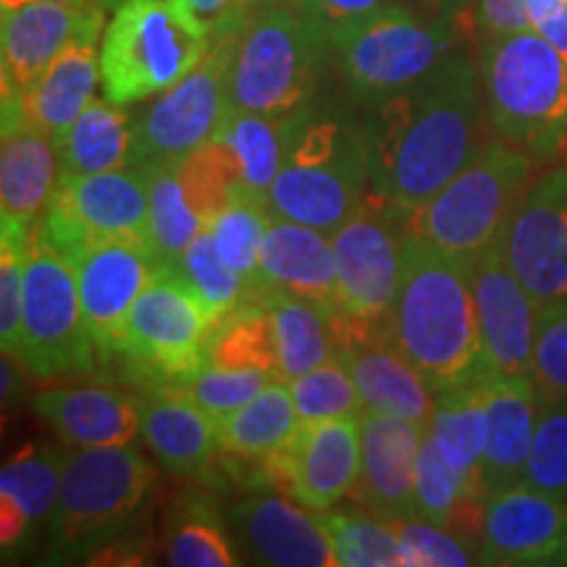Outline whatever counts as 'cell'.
Returning <instances> with one entry per match:
<instances>
[{
	"instance_id": "obj_1",
	"label": "cell",
	"mask_w": 567,
	"mask_h": 567,
	"mask_svg": "<svg viewBox=\"0 0 567 567\" xmlns=\"http://www.w3.org/2000/svg\"><path fill=\"white\" fill-rule=\"evenodd\" d=\"M481 74L452 51L413 87L368 109L363 130L371 193L417 210L478 151Z\"/></svg>"
},
{
	"instance_id": "obj_2",
	"label": "cell",
	"mask_w": 567,
	"mask_h": 567,
	"mask_svg": "<svg viewBox=\"0 0 567 567\" xmlns=\"http://www.w3.org/2000/svg\"><path fill=\"white\" fill-rule=\"evenodd\" d=\"M384 326L396 350L425 375L434 394L484 381L471 260L439 252L410 234L400 292Z\"/></svg>"
},
{
	"instance_id": "obj_3",
	"label": "cell",
	"mask_w": 567,
	"mask_h": 567,
	"mask_svg": "<svg viewBox=\"0 0 567 567\" xmlns=\"http://www.w3.org/2000/svg\"><path fill=\"white\" fill-rule=\"evenodd\" d=\"M481 90L502 142L534 161L567 153V61L536 30L484 42Z\"/></svg>"
},
{
	"instance_id": "obj_4",
	"label": "cell",
	"mask_w": 567,
	"mask_h": 567,
	"mask_svg": "<svg viewBox=\"0 0 567 567\" xmlns=\"http://www.w3.org/2000/svg\"><path fill=\"white\" fill-rule=\"evenodd\" d=\"M216 32L176 0H124L101 45L103 92L113 103H137L172 90L203 63Z\"/></svg>"
},
{
	"instance_id": "obj_5",
	"label": "cell",
	"mask_w": 567,
	"mask_h": 567,
	"mask_svg": "<svg viewBox=\"0 0 567 567\" xmlns=\"http://www.w3.org/2000/svg\"><path fill=\"white\" fill-rule=\"evenodd\" d=\"M534 163L507 142H486L455 179L410 213V234L452 258L476 260L507 234L534 182Z\"/></svg>"
},
{
	"instance_id": "obj_6",
	"label": "cell",
	"mask_w": 567,
	"mask_h": 567,
	"mask_svg": "<svg viewBox=\"0 0 567 567\" xmlns=\"http://www.w3.org/2000/svg\"><path fill=\"white\" fill-rule=\"evenodd\" d=\"M371 193L360 126L305 109L268 189V208L289 221L331 234Z\"/></svg>"
},
{
	"instance_id": "obj_7",
	"label": "cell",
	"mask_w": 567,
	"mask_h": 567,
	"mask_svg": "<svg viewBox=\"0 0 567 567\" xmlns=\"http://www.w3.org/2000/svg\"><path fill=\"white\" fill-rule=\"evenodd\" d=\"M329 55L334 51L323 21L289 0L245 19L231 63L234 109L266 116L308 109Z\"/></svg>"
},
{
	"instance_id": "obj_8",
	"label": "cell",
	"mask_w": 567,
	"mask_h": 567,
	"mask_svg": "<svg viewBox=\"0 0 567 567\" xmlns=\"http://www.w3.org/2000/svg\"><path fill=\"white\" fill-rule=\"evenodd\" d=\"M326 30L339 74L365 109L410 90L452 53L450 24L392 3Z\"/></svg>"
},
{
	"instance_id": "obj_9",
	"label": "cell",
	"mask_w": 567,
	"mask_h": 567,
	"mask_svg": "<svg viewBox=\"0 0 567 567\" xmlns=\"http://www.w3.org/2000/svg\"><path fill=\"white\" fill-rule=\"evenodd\" d=\"M13 360L38 381H63L97 371L103 354L84 321L74 266L34 226L24 258V310Z\"/></svg>"
},
{
	"instance_id": "obj_10",
	"label": "cell",
	"mask_w": 567,
	"mask_h": 567,
	"mask_svg": "<svg viewBox=\"0 0 567 567\" xmlns=\"http://www.w3.org/2000/svg\"><path fill=\"white\" fill-rule=\"evenodd\" d=\"M155 467L132 444L71 450L51 517L55 555H76L116 536L145 505Z\"/></svg>"
},
{
	"instance_id": "obj_11",
	"label": "cell",
	"mask_w": 567,
	"mask_h": 567,
	"mask_svg": "<svg viewBox=\"0 0 567 567\" xmlns=\"http://www.w3.org/2000/svg\"><path fill=\"white\" fill-rule=\"evenodd\" d=\"M245 19L221 27L200 66L172 90L161 92L158 101L137 116L132 166H145L151 172L176 166L200 151L205 142L216 140L234 111L231 63Z\"/></svg>"
},
{
	"instance_id": "obj_12",
	"label": "cell",
	"mask_w": 567,
	"mask_h": 567,
	"mask_svg": "<svg viewBox=\"0 0 567 567\" xmlns=\"http://www.w3.org/2000/svg\"><path fill=\"white\" fill-rule=\"evenodd\" d=\"M216 321L174 266H166L134 302L124 354L147 384H187L205 365Z\"/></svg>"
},
{
	"instance_id": "obj_13",
	"label": "cell",
	"mask_w": 567,
	"mask_h": 567,
	"mask_svg": "<svg viewBox=\"0 0 567 567\" xmlns=\"http://www.w3.org/2000/svg\"><path fill=\"white\" fill-rule=\"evenodd\" d=\"M339 266V313L358 323H386L402 281L410 210L368 193L329 234Z\"/></svg>"
},
{
	"instance_id": "obj_14",
	"label": "cell",
	"mask_w": 567,
	"mask_h": 567,
	"mask_svg": "<svg viewBox=\"0 0 567 567\" xmlns=\"http://www.w3.org/2000/svg\"><path fill=\"white\" fill-rule=\"evenodd\" d=\"M38 226L66 258L113 239L151 243V168L126 166L59 182Z\"/></svg>"
},
{
	"instance_id": "obj_15",
	"label": "cell",
	"mask_w": 567,
	"mask_h": 567,
	"mask_svg": "<svg viewBox=\"0 0 567 567\" xmlns=\"http://www.w3.org/2000/svg\"><path fill=\"white\" fill-rule=\"evenodd\" d=\"M255 471L258 484L279 486L308 509L337 507L360 476V417L300 423L289 444Z\"/></svg>"
},
{
	"instance_id": "obj_16",
	"label": "cell",
	"mask_w": 567,
	"mask_h": 567,
	"mask_svg": "<svg viewBox=\"0 0 567 567\" xmlns=\"http://www.w3.org/2000/svg\"><path fill=\"white\" fill-rule=\"evenodd\" d=\"M80 287L84 321L103 358L124 354L126 323L140 295L166 264L147 239H113L69 258Z\"/></svg>"
},
{
	"instance_id": "obj_17",
	"label": "cell",
	"mask_w": 567,
	"mask_h": 567,
	"mask_svg": "<svg viewBox=\"0 0 567 567\" xmlns=\"http://www.w3.org/2000/svg\"><path fill=\"white\" fill-rule=\"evenodd\" d=\"M502 250L538 308L567 302V166L530 182Z\"/></svg>"
},
{
	"instance_id": "obj_18",
	"label": "cell",
	"mask_w": 567,
	"mask_h": 567,
	"mask_svg": "<svg viewBox=\"0 0 567 567\" xmlns=\"http://www.w3.org/2000/svg\"><path fill=\"white\" fill-rule=\"evenodd\" d=\"M471 279L484 347V381L530 375L542 308L509 268L502 243L471 260Z\"/></svg>"
},
{
	"instance_id": "obj_19",
	"label": "cell",
	"mask_w": 567,
	"mask_h": 567,
	"mask_svg": "<svg viewBox=\"0 0 567 567\" xmlns=\"http://www.w3.org/2000/svg\"><path fill=\"white\" fill-rule=\"evenodd\" d=\"M337 347L371 413L405 417L429 425L436 394L425 375L396 350L384 323H358L334 316ZM363 410V413H365Z\"/></svg>"
},
{
	"instance_id": "obj_20",
	"label": "cell",
	"mask_w": 567,
	"mask_h": 567,
	"mask_svg": "<svg viewBox=\"0 0 567 567\" xmlns=\"http://www.w3.org/2000/svg\"><path fill=\"white\" fill-rule=\"evenodd\" d=\"M567 555V499L515 484L488 496L478 563L542 565Z\"/></svg>"
},
{
	"instance_id": "obj_21",
	"label": "cell",
	"mask_w": 567,
	"mask_h": 567,
	"mask_svg": "<svg viewBox=\"0 0 567 567\" xmlns=\"http://www.w3.org/2000/svg\"><path fill=\"white\" fill-rule=\"evenodd\" d=\"M105 9L27 3L0 9V69L3 95L24 97L71 40L103 32Z\"/></svg>"
},
{
	"instance_id": "obj_22",
	"label": "cell",
	"mask_w": 567,
	"mask_h": 567,
	"mask_svg": "<svg viewBox=\"0 0 567 567\" xmlns=\"http://www.w3.org/2000/svg\"><path fill=\"white\" fill-rule=\"evenodd\" d=\"M239 544L264 565L337 567V551L323 515L292 496L250 494L231 507Z\"/></svg>"
},
{
	"instance_id": "obj_23",
	"label": "cell",
	"mask_w": 567,
	"mask_h": 567,
	"mask_svg": "<svg viewBox=\"0 0 567 567\" xmlns=\"http://www.w3.org/2000/svg\"><path fill=\"white\" fill-rule=\"evenodd\" d=\"M429 425L405 417L360 415V476L352 499L384 520L413 517L417 452Z\"/></svg>"
},
{
	"instance_id": "obj_24",
	"label": "cell",
	"mask_w": 567,
	"mask_h": 567,
	"mask_svg": "<svg viewBox=\"0 0 567 567\" xmlns=\"http://www.w3.org/2000/svg\"><path fill=\"white\" fill-rule=\"evenodd\" d=\"M59 145L32 124L24 97L3 95V142H0V216L6 224L34 229L59 187Z\"/></svg>"
},
{
	"instance_id": "obj_25",
	"label": "cell",
	"mask_w": 567,
	"mask_h": 567,
	"mask_svg": "<svg viewBox=\"0 0 567 567\" xmlns=\"http://www.w3.org/2000/svg\"><path fill=\"white\" fill-rule=\"evenodd\" d=\"M34 413L71 450L124 446L142 434V394L105 384H61L32 396Z\"/></svg>"
},
{
	"instance_id": "obj_26",
	"label": "cell",
	"mask_w": 567,
	"mask_h": 567,
	"mask_svg": "<svg viewBox=\"0 0 567 567\" xmlns=\"http://www.w3.org/2000/svg\"><path fill=\"white\" fill-rule=\"evenodd\" d=\"M142 436L161 467L179 478L210 476L221 455L218 423L184 384H147L142 394Z\"/></svg>"
},
{
	"instance_id": "obj_27",
	"label": "cell",
	"mask_w": 567,
	"mask_h": 567,
	"mask_svg": "<svg viewBox=\"0 0 567 567\" xmlns=\"http://www.w3.org/2000/svg\"><path fill=\"white\" fill-rule=\"evenodd\" d=\"M260 276L266 297L271 292L297 295L339 313V266L329 234L271 210L260 247Z\"/></svg>"
},
{
	"instance_id": "obj_28",
	"label": "cell",
	"mask_w": 567,
	"mask_h": 567,
	"mask_svg": "<svg viewBox=\"0 0 567 567\" xmlns=\"http://www.w3.org/2000/svg\"><path fill=\"white\" fill-rule=\"evenodd\" d=\"M488 408V442L484 484L488 494L520 484L534 444L538 392L530 375H502L484 381Z\"/></svg>"
},
{
	"instance_id": "obj_29",
	"label": "cell",
	"mask_w": 567,
	"mask_h": 567,
	"mask_svg": "<svg viewBox=\"0 0 567 567\" xmlns=\"http://www.w3.org/2000/svg\"><path fill=\"white\" fill-rule=\"evenodd\" d=\"M97 38L101 32H87L71 40L66 51L45 69V74L24 95L27 118L38 124L59 147L95 97L97 82H103Z\"/></svg>"
},
{
	"instance_id": "obj_30",
	"label": "cell",
	"mask_w": 567,
	"mask_h": 567,
	"mask_svg": "<svg viewBox=\"0 0 567 567\" xmlns=\"http://www.w3.org/2000/svg\"><path fill=\"white\" fill-rule=\"evenodd\" d=\"M69 452L55 446H24L0 471V542L3 549L30 534L32 526L53 517L59 505L63 465Z\"/></svg>"
},
{
	"instance_id": "obj_31",
	"label": "cell",
	"mask_w": 567,
	"mask_h": 567,
	"mask_svg": "<svg viewBox=\"0 0 567 567\" xmlns=\"http://www.w3.org/2000/svg\"><path fill=\"white\" fill-rule=\"evenodd\" d=\"M300 429L295 396L287 381L274 379L245 408L218 421L221 457L239 465H264L289 444Z\"/></svg>"
},
{
	"instance_id": "obj_32",
	"label": "cell",
	"mask_w": 567,
	"mask_h": 567,
	"mask_svg": "<svg viewBox=\"0 0 567 567\" xmlns=\"http://www.w3.org/2000/svg\"><path fill=\"white\" fill-rule=\"evenodd\" d=\"M134 122L137 118L122 103L92 97L59 147V182L132 166Z\"/></svg>"
},
{
	"instance_id": "obj_33",
	"label": "cell",
	"mask_w": 567,
	"mask_h": 567,
	"mask_svg": "<svg viewBox=\"0 0 567 567\" xmlns=\"http://www.w3.org/2000/svg\"><path fill=\"white\" fill-rule=\"evenodd\" d=\"M436 450L460 476H465L481 494H488L484 484V455L488 442V408L484 381L436 392L434 415L429 423Z\"/></svg>"
},
{
	"instance_id": "obj_34",
	"label": "cell",
	"mask_w": 567,
	"mask_h": 567,
	"mask_svg": "<svg viewBox=\"0 0 567 567\" xmlns=\"http://www.w3.org/2000/svg\"><path fill=\"white\" fill-rule=\"evenodd\" d=\"M266 302L274 318L276 379L289 384L339 352L337 313L287 292H271Z\"/></svg>"
},
{
	"instance_id": "obj_35",
	"label": "cell",
	"mask_w": 567,
	"mask_h": 567,
	"mask_svg": "<svg viewBox=\"0 0 567 567\" xmlns=\"http://www.w3.org/2000/svg\"><path fill=\"white\" fill-rule=\"evenodd\" d=\"M302 111L305 109L284 113V116H266V113L239 109L231 111L216 137L231 147L245 189L264 197L268 195Z\"/></svg>"
},
{
	"instance_id": "obj_36",
	"label": "cell",
	"mask_w": 567,
	"mask_h": 567,
	"mask_svg": "<svg viewBox=\"0 0 567 567\" xmlns=\"http://www.w3.org/2000/svg\"><path fill=\"white\" fill-rule=\"evenodd\" d=\"M268 218H271V208L264 195L237 189L208 226L216 250L250 284L255 300H266L264 276H260V247H264Z\"/></svg>"
},
{
	"instance_id": "obj_37",
	"label": "cell",
	"mask_w": 567,
	"mask_h": 567,
	"mask_svg": "<svg viewBox=\"0 0 567 567\" xmlns=\"http://www.w3.org/2000/svg\"><path fill=\"white\" fill-rule=\"evenodd\" d=\"M205 363L234 371H266L276 375L274 318L266 300H252L231 310L210 331Z\"/></svg>"
},
{
	"instance_id": "obj_38",
	"label": "cell",
	"mask_w": 567,
	"mask_h": 567,
	"mask_svg": "<svg viewBox=\"0 0 567 567\" xmlns=\"http://www.w3.org/2000/svg\"><path fill=\"white\" fill-rule=\"evenodd\" d=\"M166 563L176 567H231L234 555L221 515L208 496H184L166 526Z\"/></svg>"
},
{
	"instance_id": "obj_39",
	"label": "cell",
	"mask_w": 567,
	"mask_h": 567,
	"mask_svg": "<svg viewBox=\"0 0 567 567\" xmlns=\"http://www.w3.org/2000/svg\"><path fill=\"white\" fill-rule=\"evenodd\" d=\"M208 221L184 187L176 166L151 172V243L166 266H176Z\"/></svg>"
},
{
	"instance_id": "obj_40",
	"label": "cell",
	"mask_w": 567,
	"mask_h": 567,
	"mask_svg": "<svg viewBox=\"0 0 567 567\" xmlns=\"http://www.w3.org/2000/svg\"><path fill=\"white\" fill-rule=\"evenodd\" d=\"M323 523L334 542L339 567H402L392 523L371 509H326Z\"/></svg>"
},
{
	"instance_id": "obj_41",
	"label": "cell",
	"mask_w": 567,
	"mask_h": 567,
	"mask_svg": "<svg viewBox=\"0 0 567 567\" xmlns=\"http://www.w3.org/2000/svg\"><path fill=\"white\" fill-rule=\"evenodd\" d=\"M174 268L193 284V289L203 300L205 308H208V313L213 316L216 326L221 323L231 310H237L239 305L255 300L250 284L221 258V252L216 250V243H213L208 229L197 234L195 243L187 247V252L182 255V260Z\"/></svg>"
},
{
	"instance_id": "obj_42",
	"label": "cell",
	"mask_w": 567,
	"mask_h": 567,
	"mask_svg": "<svg viewBox=\"0 0 567 567\" xmlns=\"http://www.w3.org/2000/svg\"><path fill=\"white\" fill-rule=\"evenodd\" d=\"M289 389H292L300 423L331 421V417H360L365 410L350 365L344 363L339 352L326 363L316 365L313 371L302 373L300 379L289 381Z\"/></svg>"
},
{
	"instance_id": "obj_43",
	"label": "cell",
	"mask_w": 567,
	"mask_h": 567,
	"mask_svg": "<svg viewBox=\"0 0 567 567\" xmlns=\"http://www.w3.org/2000/svg\"><path fill=\"white\" fill-rule=\"evenodd\" d=\"M520 484L567 499V402H542Z\"/></svg>"
},
{
	"instance_id": "obj_44",
	"label": "cell",
	"mask_w": 567,
	"mask_h": 567,
	"mask_svg": "<svg viewBox=\"0 0 567 567\" xmlns=\"http://www.w3.org/2000/svg\"><path fill=\"white\" fill-rule=\"evenodd\" d=\"M530 379L542 402H567V302L538 310Z\"/></svg>"
},
{
	"instance_id": "obj_45",
	"label": "cell",
	"mask_w": 567,
	"mask_h": 567,
	"mask_svg": "<svg viewBox=\"0 0 567 567\" xmlns=\"http://www.w3.org/2000/svg\"><path fill=\"white\" fill-rule=\"evenodd\" d=\"M32 231L17 224H0V344H3V354H9V358L17 354L21 337L24 258Z\"/></svg>"
},
{
	"instance_id": "obj_46",
	"label": "cell",
	"mask_w": 567,
	"mask_h": 567,
	"mask_svg": "<svg viewBox=\"0 0 567 567\" xmlns=\"http://www.w3.org/2000/svg\"><path fill=\"white\" fill-rule=\"evenodd\" d=\"M389 523L400 542L402 567H463L476 559L471 544L434 523L421 517H396Z\"/></svg>"
},
{
	"instance_id": "obj_47",
	"label": "cell",
	"mask_w": 567,
	"mask_h": 567,
	"mask_svg": "<svg viewBox=\"0 0 567 567\" xmlns=\"http://www.w3.org/2000/svg\"><path fill=\"white\" fill-rule=\"evenodd\" d=\"M276 375L266 371H234V368H218L205 363L195 379H189V394L195 396L197 405L208 413L213 421H224L234 410L245 408L264 389L271 384Z\"/></svg>"
},
{
	"instance_id": "obj_48",
	"label": "cell",
	"mask_w": 567,
	"mask_h": 567,
	"mask_svg": "<svg viewBox=\"0 0 567 567\" xmlns=\"http://www.w3.org/2000/svg\"><path fill=\"white\" fill-rule=\"evenodd\" d=\"M476 27L486 40L534 30L526 0H478Z\"/></svg>"
},
{
	"instance_id": "obj_49",
	"label": "cell",
	"mask_w": 567,
	"mask_h": 567,
	"mask_svg": "<svg viewBox=\"0 0 567 567\" xmlns=\"http://www.w3.org/2000/svg\"><path fill=\"white\" fill-rule=\"evenodd\" d=\"M530 27L567 61V0H526Z\"/></svg>"
},
{
	"instance_id": "obj_50",
	"label": "cell",
	"mask_w": 567,
	"mask_h": 567,
	"mask_svg": "<svg viewBox=\"0 0 567 567\" xmlns=\"http://www.w3.org/2000/svg\"><path fill=\"white\" fill-rule=\"evenodd\" d=\"M289 3L302 9L305 13H310V17H316L318 21H323L326 27H331L339 24V21L354 19L360 13L394 3V0H289Z\"/></svg>"
},
{
	"instance_id": "obj_51",
	"label": "cell",
	"mask_w": 567,
	"mask_h": 567,
	"mask_svg": "<svg viewBox=\"0 0 567 567\" xmlns=\"http://www.w3.org/2000/svg\"><path fill=\"white\" fill-rule=\"evenodd\" d=\"M176 3L189 6L197 17H203L213 27V32L221 30L226 24H234V21H243L245 6L239 0H176Z\"/></svg>"
},
{
	"instance_id": "obj_52",
	"label": "cell",
	"mask_w": 567,
	"mask_h": 567,
	"mask_svg": "<svg viewBox=\"0 0 567 567\" xmlns=\"http://www.w3.org/2000/svg\"><path fill=\"white\" fill-rule=\"evenodd\" d=\"M27 3H61V6H76V9H103L101 0H0V9H17V6Z\"/></svg>"
},
{
	"instance_id": "obj_53",
	"label": "cell",
	"mask_w": 567,
	"mask_h": 567,
	"mask_svg": "<svg viewBox=\"0 0 567 567\" xmlns=\"http://www.w3.org/2000/svg\"><path fill=\"white\" fill-rule=\"evenodd\" d=\"M471 3H473V0H439V6H442L446 13H460L463 9H467Z\"/></svg>"
},
{
	"instance_id": "obj_54",
	"label": "cell",
	"mask_w": 567,
	"mask_h": 567,
	"mask_svg": "<svg viewBox=\"0 0 567 567\" xmlns=\"http://www.w3.org/2000/svg\"><path fill=\"white\" fill-rule=\"evenodd\" d=\"M101 3H103V9H105V11H109V9H113V11H116V9H118V6H122V3H124V0H101Z\"/></svg>"
},
{
	"instance_id": "obj_55",
	"label": "cell",
	"mask_w": 567,
	"mask_h": 567,
	"mask_svg": "<svg viewBox=\"0 0 567 567\" xmlns=\"http://www.w3.org/2000/svg\"><path fill=\"white\" fill-rule=\"evenodd\" d=\"M243 6H252V3H266V0H239Z\"/></svg>"
}]
</instances>
